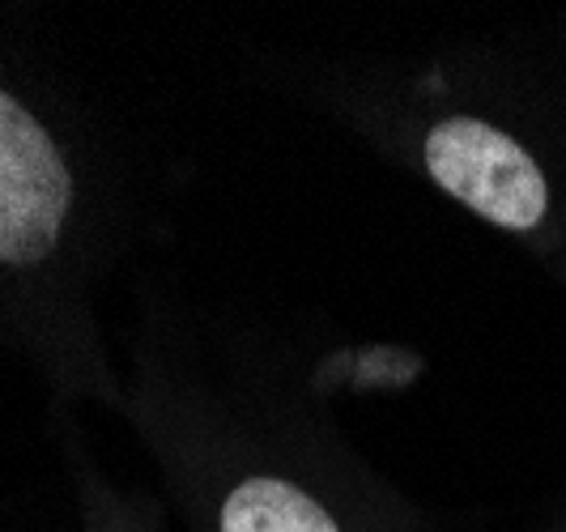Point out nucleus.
Returning a JSON list of instances; mask_svg holds the SVG:
<instances>
[{"label": "nucleus", "mask_w": 566, "mask_h": 532, "mask_svg": "<svg viewBox=\"0 0 566 532\" xmlns=\"http://www.w3.org/2000/svg\"><path fill=\"white\" fill-rule=\"evenodd\" d=\"M422 158L448 197L503 230H533L549 209L545 175L528 149L485 119L455 115L434 124Z\"/></svg>", "instance_id": "nucleus-1"}, {"label": "nucleus", "mask_w": 566, "mask_h": 532, "mask_svg": "<svg viewBox=\"0 0 566 532\" xmlns=\"http://www.w3.org/2000/svg\"><path fill=\"white\" fill-rule=\"evenodd\" d=\"M73 179L52 133L0 90V264L52 255L69 222Z\"/></svg>", "instance_id": "nucleus-2"}, {"label": "nucleus", "mask_w": 566, "mask_h": 532, "mask_svg": "<svg viewBox=\"0 0 566 532\" xmlns=\"http://www.w3.org/2000/svg\"><path fill=\"white\" fill-rule=\"evenodd\" d=\"M222 532H337V520L290 481L248 477L222 503Z\"/></svg>", "instance_id": "nucleus-3"}]
</instances>
